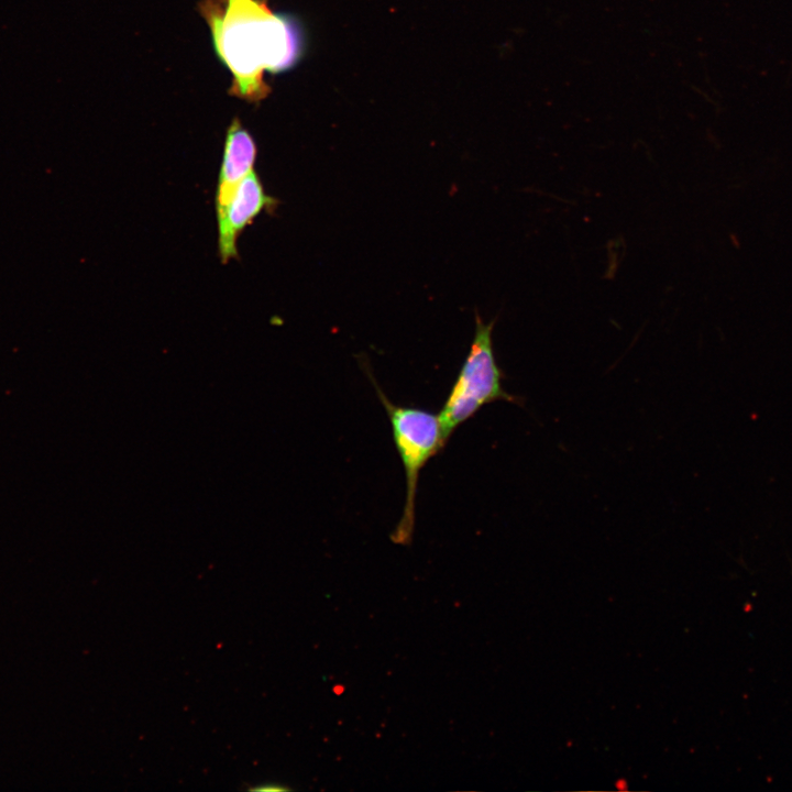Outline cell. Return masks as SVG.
Wrapping results in <instances>:
<instances>
[{
  "mask_svg": "<svg viewBox=\"0 0 792 792\" xmlns=\"http://www.w3.org/2000/svg\"><path fill=\"white\" fill-rule=\"evenodd\" d=\"M201 12L217 54L232 74L230 94L253 102L263 99L270 90L264 72L282 70L296 56L290 25L262 0H206Z\"/></svg>",
  "mask_w": 792,
  "mask_h": 792,
  "instance_id": "1",
  "label": "cell"
},
{
  "mask_svg": "<svg viewBox=\"0 0 792 792\" xmlns=\"http://www.w3.org/2000/svg\"><path fill=\"white\" fill-rule=\"evenodd\" d=\"M495 320L482 321L476 312L475 333L470 352L438 417L444 442L484 405L504 400L522 406L520 397L503 388L504 373L497 365L492 331Z\"/></svg>",
  "mask_w": 792,
  "mask_h": 792,
  "instance_id": "2",
  "label": "cell"
},
{
  "mask_svg": "<svg viewBox=\"0 0 792 792\" xmlns=\"http://www.w3.org/2000/svg\"><path fill=\"white\" fill-rule=\"evenodd\" d=\"M375 387L389 417L394 442L406 477L404 510L391 534V540L396 544L409 546L415 528L419 473L426 463L443 449L446 442L437 415L416 407L396 406L376 384Z\"/></svg>",
  "mask_w": 792,
  "mask_h": 792,
  "instance_id": "3",
  "label": "cell"
},
{
  "mask_svg": "<svg viewBox=\"0 0 792 792\" xmlns=\"http://www.w3.org/2000/svg\"><path fill=\"white\" fill-rule=\"evenodd\" d=\"M278 202L265 191L255 169L242 179L224 212L217 219L218 251L222 264L238 258V239L242 231L263 211L273 212Z\"/></svg>",
  "mask_w": 792,
  "mask_h": 792,
  "instance_id": "4",
  "label": "cell"
},
{
  "mask_svg": "<svg viewBox=\"0 0 792 792\" xmlns=\"http://www.w3.org/2000/svg\"><path fill=\"white\" fill-rule=\"evenodd\" d=\"M257 148L254 139L243 128L239 119H234L228 128L223 155L220 165L215 195L216 217L224 212L229 200L242 182L253 169Z\"/></svg>",
  "mask_w": 792,
  "mask_h": 792,
  "instance_id": "5",
  "label": "cell"
},
{
  "mask_svg": "<svg viewBox=\"0 0 792 792\" xmlns=\"http://www.w3.org/2000/svg\"><path fill=\"white\" fill-rule=\"evenodd\" d=\"M252 790L261 791V792H268V791L277 792V791H286V790H288V788L283 787L279 783L267 782L264 784L261 783L260 785L252 788Z\"/></svg>",
  "mask_w": 792,
  "mask_h": 792,
  "instance_id": "6",
  "label": "cell"
},
{
  "mask_svg": "<svg viewBox=\"0 0 792 792\" xmlns=\"http://www.w3.org/2000/svg\"><path fill=\"white\" fill-rule=\"evenodd\" d=\"M343 691H344V688L342 685H337L333 688V692L338 695L341 694Z\"/></svg>",
  "mask_w": 792,
  "mask_h": 792,
  "instance_id": "7",
  "label": "cell"
}]
</instances>
